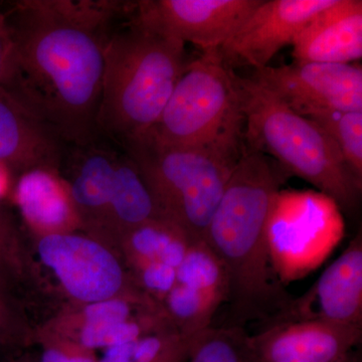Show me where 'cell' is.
Masks as SVG:
<instances>
[{
	"mask_svg": "<svg viewBox=\"0 0 362 362\" xmlns=\"http://www.w3.org/2000/svg\"><path fill=\"white\" fill-rule=\"evenodd\" d=\"M13 42L6 16L0 13V86L4 84L13 59Z\"/></svg>",
	"mask_w": 362,
	"mask_h": 362,
	"instance_id": "cell-26",
	"label": "cell"
},
{
	"mask_svg": "<svg viewBox=\"0 0 362 362\" xmlns=\"http://www.w3.org/2000/svg\"><path fill=\"white\" fill-rule=\"evenodd\" d=\"M120 238L135 277L148 269L178 270L190 245L195 243L180 226L165 220L149 221Z\"/></svg>",
	"mask_w": 362,
	"mask_h": 362,
	"instance_id": "cell-19",
	"label": "cell"
},
{
	"mask_svg": "<svg viewBox=\"0 0 362 362\" xmlns=\"http://www.w3.org/2000/svg\"><path fill=\"white\" fill-rule=\"evenodd\" d=\"M309 119L329 136L347 168L362 181V111L322 112Z\"/></svg>",
	"mask_w": 362,
	"mask_h": 362,
	"instance_id": "cell-22",
	"label": "cell"
},
{
	"mask_svg": "<svg viewBox=\"0 0 362 362\" xmlns=\"http://www.w3.org/2000/svg\"><path fill=\"white\" fill-rule=\"evenodd\" d=\"M133 1L18 0L4 13L13 51L2 87L69 146L101 139L105 49Z\"/></svg>",
	"mask_w": 362,
	"mask_h": 362,
	"instance_id": "cell-1",
	"label": "cell"
},
{
	"mask_svg": "<svg viewBox=\"0 0 362 362\" xmlns=\"http://www.w3.org/2000/svg\"><path fill=\"white\" fill-rule=\"evenodd\" d=\"M187 362H257L250 334L237 326H214L188 338Z\"/></svg>",
	"mask_w": 362,
	"mask_h": 362,
	"instance_id": "cell-21",
	"label": "cell"
},
{
	"mask_svg": "<svg viewBox=\"0 0 362 362\" xmlns=\"http://www.w3.org/2000/svg\"><path fill=\"white\" fill-rule=\"evenodd\" d=\"M245 118L237 74L218 51L189 62L149 137L166 146L240 154Z\"/></svg>",
	"mask_w": 362,
	"mask_h": 362,
	"instance_id": "cell-5",
	"label": "cell"
},
{
	"mask_svg": "<svg viewBox=\"0 0 362 362\" xmlns=\"http://www.w3.org/2000/svg\"><path fill=\"white\" fill-rule=\"evenodd\" d=\"M40 362H98L93 351L83 349L65 337H49L44 340Z\"/></svg>",
	"mask_w": 362,
	"mask_h": 362,
	"instance_id": "cell-24",
	"label": "cell"
},
{
	"mask_svg": "<svg viewBox=\"0 0 362 362\" xmlns=\"http://www.w3.org/2000/svg\"><path fill=\"white\" fill-rule=\"evenodd\" d=\"M13 199L26 225L40 237L74 233L82 226L70 187L58 169L33 168L21 173Z\"/></svg>",
	"mask_w": 362,
	"mask_h": 362,
	"instance_id": "cell-17",
	"label": "cell"
},
{
	"mask_svg": "<svg viewBox=\"0 0 362 362\" xmlns=\"http://www.w3.org/2000/svg\"><path fill=\"white\" fill-rule=\"evenodd\" d=\"M282 319H320L341 325L362 326L361 233L304 296L295 298L291 310Z\"/></svg>",
	"mask_w": 362,
	"mask_h": 362,
	"instance_id": "cell-13",
	"label": "cell"
},
{
	"mask_svg": "<svg viewBox=\"0 0 362 362\" xmlns=\"http://www.w3.org/2000/svg\"><path fill=\"white\" fill-rule=\"evenodd\" d=\"M66 145L0 86V164L13 173L61 168Z\"/></svg>",
	"mask_w": 362,
	"mask_h": 362,
	"instance_id": "cell-15",
	"label": "cell"
},
{
	"mask_svg": "<svg viewBox=\"0 0 362 362\" xmlns=\"http://www.w3.org/2000/svg\"><path fill=\"white\" fill-rule=\"evenodd\" d=\"M335 0H262L243 25L218 49L228 69L269 66L286 45H293L317 13Z\"/></svg>",
	"mask_w": 362,
	"mask_h": 362,
	"instance_id": "cell-10",
	"label": "cell"
},
{
	"mask_svg": "<svg viewBox=\"0 0 362 362\" xmlns=\"http://www.w3.org/2000/svg\"><path fill=\"white\" fill-rule=\"evenodd\" d=\"M162 220L148 185L123 150L117 157L109 209V230L119 237L149 221Z\"/></svg>",
	"mask_w": 362,
	"mask_h": 362,
	"instance_id": "cell-18",
	"label": "cell"
},
{
	"mask_svg": "<svg viewBox=\"0 0 362 362\" xmlns=\"http://www.w3.org/2000/svg\"><path fill=\"white\" fill-rule=\"evenodd\" d=\"M132 11L107 42L97 119L100 137L120 149L156 126L189 63L185 42L143 25Z\"/></svg>",
	"mask_w": 362,
	"mask_h": 362,
	"instance_id": "cell-3",
	"label": "cell"
},
{
	"mask_svg": "<svg viewBox=\"0 0 362 362\" xmlns=\"http://www.w3.org/2000/svg\"><path fill=\"white\" fill-rule=\"evenodd\" d=\"M23 362H26V361H23Z\"/></svg>",
	"mask_w": 362,
	"mask_h": 362,
	"instance_id": "cell-29",
	"label": "cell"
},
{
	"mask_svg": "<svg viewBox=\"0 0 362 362\" xmlns=\"http://www.w3.org/2000/svg\"><path fill=\"white\" fill-rule=\"evenodd\" d=\"M262 0H141L132 14L143 25L202 52L218 51Z\"/></svg>",
	"mask_w": 362,
	"mask_h": 362,
	"instance_id": "cell-8",
	"label": "cell"
},
{
	"mask_svg": "<svg viewBox=\"0 0 362 362\" xmlns=\"http://www.w3.org/2000/svg\"><path fill=\"white\" fill-rule=\"evenodd\" d=\"M21 254L18 237L11 221L0 213V284L6 287L9 279L21 273Z\"/></svg>",
	"mask_w": 362,
	"mask_h": 362,
	"instance_id": "cell-23",
	"label": "cell"
},
{
	"mask_svg": "<svg viewBox=\"0 0 362 362\" xmlns=\"http://www.w3.org/2000/svg\"><path fill=\"white\" fill-rule=\"evenodd\" d=\"M294 63L351 64L362 57V1L335 0L293 42Z\"/></svg>",
	"mask_w": 362,
	"mask_h": 362,
	"instance_id": "cell-16",
	"label": "cell"
},
{
	"mask_svg": "<svg viewBox=\"0 0 362 362\" xmlns=\"http://www.w3.org/2000/svg\"><path fill=\"white\" fill-rule=\"evenodd\" d=\"M252 78L299 115L362 111V69L352 64L293 63L255 71Z\"/></svg>",
	"mask_w": 362,
	"mask_h": 362,
	"instance_id": "cell-7",
	"label": "cell"
},
{
	"mask_svg": "<svg viewBox=\"0 0 362 362\" xmlns=\"http://www.w3.org/2000/svg\"><path fill=\"white\" fill-rule=\"evenodd\" d=\"M338 362H361V358H359L358 354L357 352L352 351L351 354H349V356L344 357V358L341 359V361Z\"/></svg>",
	"mask_w": 362,
	"mask_h": 362,
	"instance_id": "cell-28",
	"label": "cell"
},
{
	"mask_svg": "<svg viewBox=\"0 0 362 362\" xmlns=\"http://www.w3.org/2000/svg\"><path fill=\"white\" fill-rule=\"evenodd\" d=\"M116 147L103 138L85 146L66 145L59 169L68 173L65 180L84 228L109 230L114 173L120 153Z\"/></svg>",
	"mask_w": 362,
	"mask_h": 362,
	"instance_id": "cell-14",
	"label": "cell"
},
{
	"mask_svg": "<svg viewBox=\"0 0 362 362\" xmlns=\"http://www.w3.org/2000/svg\"><path fill=\"white\" fill-rule=\"evenodd\" d=\"M13 171L0 164V201L6 197L13 187Z\"/></svg>",
	"mask_w": 362,
	"mask_h": 362,
	"instance_id": "cell-27",
	"label": "cell"
},
{
	"mask_svg": "<svg viewBox=\"0 0 362 362\" xmlns=\"http://www.w3.org/2000/svg\"><path fill=\"white\" fill-rule=\"evenodd\" d=\"M139 168L162 220L180 226L194 242L207 228L240 156L166 146L148 135L124 147Z\"/></svg>",
	"mask_w": 362,
	"mask_h": 362,
	"instance_id": "cell-6",
	"label": "cell"
},
{
	"mask_svg": "<svg viewBox=\"0 0 362 362\" xmlns=\"http://www.w3.org/2000/svg\"><path fill=\"white\" fill-rule=\"evenodd\" d=\"M286 176L270 157L245 147L207 228L204 242L228 282L223 326L263 327L291 310L295 298L276 279L269 240L272 211Z\"/></svg>",
	"mask_w": 362,
	"mask_h": 362,
	"instance_id": "cell-2",
	"label": "cell"
},
{
	"mask_svg": "<svg viewBox=\"0 0 362 362\" xmlns=\"http://www.w3.org/2000/svg\"><path fill=\"white\" fill-rule=\"evenodd\" d=\"M244 145L270 157L286 175L302 178L337 206L356 209L362 181L347 168L329 136L252 78L237 75Z\"/></svg>",
	"mask_w": 362,
	"mask_h": 362,
	"instance_id": "cell-4",
	"label": "cell"
},
{
	"mask_svg": "<svg viewBox=\"0 0 362 362\" xmlns=\"http://www.w3.org/2000/svg\"><path fill=\"white\" fill-rule=\"evenodd\" d=\"M188 339L168 325L134 341L109 347L98 362H187Z\"/></svg>",
	"mask_w": 362,
	"mask_h": 362,
	"instance_id": "cell-20",
	"label": "cell"
},
{
	"mask_svg": "<svg viewBox=\"0 0 362 362\" xmlns=\"http://www.w3.org/2000/svg\"><path fill=\"white\" fill-rule=\"evenodd\" d=\"M361 326L280 319L250 334L257 362H338L361 341Z\"/></svg>",
	"mask_w": 362,
	"mask_h": 362,
	"instance_id": "cell-11",
	"label": "cell"
},
{
	"mask_svg": "<svg viewBox=\"0 0 362 362\" xmlns=\"http://www.w3.org/2000/svg\"><path fill=\"white\" fill-rule=\"evenodd\" d=\"M37 252L66 292L83 304L119 296L124 290L120 262L96 240L75 233L45 235Z\"/></svg>",
	"mask_w": 362,
	"mask_h": 362,
	"instance_id": "cell-9",
	"label": "cell"
},
{
	"mask_svg": "<svg viewBox=\"0 0 362 362\" xmlns=\"http://www.w3.org/2000/svg\"><path fill=\"white\" fill-rule=\"evenodd\" d=\"M225 270L206 242H195L180 264L175 285L161 305L183 337L190 338L213 325L218 308L226 302Z\"/></svg>",
	"mask_w": 362,
	"mask_h": 362,
	"instance_id": "cell-12",
	"label": "cell"
},
{
	"mask_svg": "<svg viewBox=\"0 0 362 362\" xmlns=\"http://www.w3.org/2000/svg\"><path fill=\"white\" fill-rule=\"evenodd\" d=\"M23 340L20 320L6 293V287L0 284V343L14 344Z\"/></svg>",
	"mask_w": 362,
	"mask_h": 362,
	"instance_id": "cell-25",
	"label": "cell"
}]
</instances>
